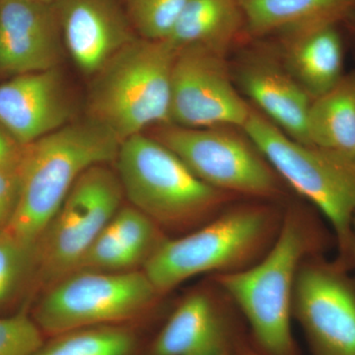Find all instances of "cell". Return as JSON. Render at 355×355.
I'll return each instance as SVG.
<instances>
[{
  "instance_id": "1",
  "label": "cell",
  "mask_w": 355,
  "mask_h": 355,
  "mask_svg": "<svg viewBox=\"0 0 355 355\" xmlns=\"http://www.w3.org/2000/svg\"><path fill=\"white\" fill-rule=\"evenodd\" d=\"M329 236L306 210L282 217L277 238L253 265L216 275L219 287L244 315L254 349L263 355H299L292 334V302L299 268L323 254Z\"/></svg>"
},
{
  "instance_id": "2",
  "label": "cell",
  "mask_w": 355,
  "mask_h": 355,
  "mask_svg": "<svg viewBox=\"0 0 355 355\" xmlns=\"http://www.w3.org/2000/svg\"><path fill=\"white\" fill-rule=\"evenodd\" d=\"M120 146L113 133L87 118L23 147L19 198L4 230L37 247L76 180L92 166L116 161Z\"/></svg>"
},
{
  "instance_id": "3",
  "label": "cell",
  "mask_w": 355,
  "mask_h": 355,
  "mask_svg": "<svg viewBox=\"0 0 355 355\" xmlns=\"http://www.w3.org/2000/svg\"><path fill=\"white\" fill-rule=\"evenodd\" d=\"M282 217L261 203L225 207L197 230L175 239L166 238L142 270L160 296L202 273L238 272L268 252Z\"/></svg>"
},
{
  "instance_id": "4",
  "label": "cell",
  "mask_w": 355,
  "mask_h": 355,
  "mask_svg": "<svg viewBox=\"0 0 355 355\" xmlns=\"http://www.w3.org/2000/svg\"><path fill=\"white\" fill-rule=\"evenodd\" d=\"M242 130L280 179L323 214L338 246L336 260L355 270V160L292 139L253 109Z\"/></svg>"
},
{
  "instance_id": "5",
  "label": "cell",
  "mask_w": 355,
  "mask_h": 355,
  "mask_svg": "<svg viewBox=\"0 0 355 355\" xmlns=\"http://www.w3.org/2000/svg\"><path fill=\"white\" fill-rule=\"evenodd\" d=\"M116 163L123 196L161 229L202 225L236 197L205 184L168 147L144 132L121 142Z\"/></svg>"
},
{
  "instance_id": "6",
  "label": "cell",
  "mask_w": 355,
  "mask_h": 355,
  "mask_svg": "<svg viewBox=\"0 0 355 355\" xmlns=\"http://www.w3.org/2000/svg\"><path fill=\"white\" fill-rule=\"evenodd\" d=\"M177 50L168 41L135 38L97 74L88 119L120 141L170 123L171 77Z\"/></svg>"
},
{
  "instance_id": "7",
  "label": "cell",
  "mask_w": 355,
  "mask_h": 355,
  "mask_svg": "<svg viewBox=\"0 0 355 355\" xmlns=\"http://www.w3.org/2000/svg\"><path fill=\"white\" fill-rule=\"evenodd\" d=\"M159 297L142 270H77L44 291L31 316L46 338L87 327L139 326Z\"/></svg>"
},
{
  "instance_id": "8",
  "label": "cell",
  "mask_w": 355,
  "mask_h": 355,
  "mask_svg": "<svg viewBox=\"0 0 355 355\" xmlns=\"http://www.w3.org/2000/svg\"><path fill=\"white\" fill-rule=\"evenodd\" d=\"M123 197L118 173L109 164L92 166L76 180L37 243V288L46 291L76 272Z\"/></svg>"
},
{
  "instance_id": "9",
  "label": "cell",
  "mask_w": 355,
  "mask_h": 355,
  "mask_svg": "<svg viewBox=\"0 0 355 355\" xmlns=\"http://www.w3.org/2000/svg\"><path fill=\"white\" fill-rule=\"evenodd\" d=\"M202 182L234 196L272 200L284 193L280 178L251 140L226 128H188L167 123L151 135Z\"/></svg>"
},
{
  "instance_id": "10",
  "label": "cell",
  "mask_w": 355,
  "mask_h": 355,
  "mask_svg": "<svg viewBox=\"0 0 355 355\" xmlns=\"http://www.w3.org/2000/svg\"><path fill=\"white\" fill-rule=\"evenodd\" d=\"M338 260L308 257L297 273L292 316L312 355H355V275Z\"/></svg>"
},
{
  "instance_id": "11",
  "label": "cell",
  "mask_w": 355,
  "mask_h": 355,
  "mask_svg": "<svg viewBox=\"0 0 355 355\" xmlns=\"http://www.w3.org/2000/svg\"><path fill=\"white\" fill-rule=\"evenodd\" d=\"M224 57L198 46L177 50L170 123L188 128L244 127L252 108L235 88Z\"/></svg>"
},
{
  "instance_id": "12",
  "label": "cell",
  "mask_w": 355,
  "mask_h": 355,
  "mask_svg": "<svg viewBox=\"0 0 355 355\" xmlns=\"http://www.w3.org/2000/svg\"><path fill=\"white\" fill-rule=\"evenodd\" d=\"M64 48L55 3L0 0V77L58 69Z\"/></svg>"
},
{
  "instance_id": "13",
  "label": "cell",
  "mask_w": 355,
  "mask_h": 355,
  "mask_svg": "<svg viewBox=\"0 0 355 355\" xmlns=\"http://www.w3.org/2000/svg\"><path fill=\"white\" fill-rule=\"evenodd\" d=\"M73 114L60 67L0 83V125L21 146L69 125Z\"/></svg>"
},
{
  "instance_id": "14",
  "label": "cell",
  "mask_w": 355,
  "mask_h": 355,
  "mask_svg": "<svg viewBox=\"0 0 355 355\" xmlns=\"http://www.w3.org/2000/svg\"><path fill=\"white\" fill-rule=\"evenodd\" d=\"M64 48L86 76H95L137 38L118 0H55Z\"/></svg>"
},
{
  "instance_id": "15",
  "label": "cell",
  "mask_w": 355,
  "mask_h": 355,
  "mask_svg": "<svg viewBox=\"0 0 355 355\" xmlns=\"http://www.w3.org/2000/svg\"><path fill=\"white\" fill-rule=\"evenodd\" d=\"M227 313L205 291L188 294L148 343L147 355H236L244 345Z\"/></svg>"
},
{
  "instance_id": "16",
  "label": "cell",
  "mask_w": 355,
  "mask_h": 355,
  "mask_svg": "<svg viewBox=\"0 0 355 355\" xmlns=\"http://www.w3.org/2000/svg\"><path fill=\"white\" fill-rule=\"evenodd\" d=\"M238 85L263 116L288 137L309 144L307 119L312 98L284 62L260 53H248L235 69Z\"/></svg>"
},
{
  "instance_id": "17",
  "label": "cell",
  "mask_w": 355,
  "mask_h": 355,
  "mask_svg": "<svg viewBox=\"0 0 355 355\" xmlns=\"http://www.w3.org/2000/svg\"><path fill=\"white\" fill-rule=\"evenodd\" d=\"M166 239L162 229L132 207H121L76 270L121 272L142 270Z\"/></svg>"
},
{
  "instance_id": "18",
  "label": "cell",
  "mask_w": 355,
  "mask_h": 355,
  "mask_svg": "<svg viewBox=\"0 0 355 355\" xmlns=\"http://www.w3.org/2000/svg\"><path fill=\"white\" fill-rule=\"evenodd\" d=\"M248 29L256 36L287 38L320 28L347 24L355 17V0H239Z\"/></svg>"
},
{
  "instance_id": "19",
  "label": "cell",
  "mask_w": 355,
  "mask_h": 355,
  "mask_svg": "<svg viewBox=\"0 0 355 355\" xmlns=\"http://www.w3.org/2000/svg\"><path fill=\"white\" fill-rule=\"evenodd\" d=\"M284 67L312 100L345 76V41L340 27L320 28L287 38Z\"/></svg>"
},
{
  "instance_id": "20",
  "label": "cell",
  "mask_w": 355,
  "mask_h": 355,
  "mask_svg": "<svg viewBox=\"0 0 355 355\" xmlns=\"http://www.w3.org/2000/svg\"><path fill=\"white\" fill-rule=\"evenodd\" d=\"M242 21L239 0H190L166 41L176 50L198 46L225 55Z\"/></svg>"
},
{
  "instance_id": "21",
  "label": "cell",
  "mask_w": 355,
  "mask_h": 355,
  "mask_svg": "<svg viewBox=\"0 0 355 355\" xmlns=\"http://www.w3.org/2000/svg\"><path fill=\"white\" fill-rule=\"evenodd\" d=\"M307 133L310 146L355 160V70L312 100Z\"/></svg>"
},
{
  "instance_id": "22",
  "label": "cell",
  "mask_w": 355,
  "mask_h": 355,
  "mask_svg": "<svg viewBox=\"0 0 355 355\" xmlns=\"http://www.w3.org/2000/svg\"><path fill=\"white\" fill-rule=\"evenodd\" d=\"M148 343L137 324H107L51 336L34 355H147Z\"/></svg>"
},
{
  "instance_id": "23",
  "label": "cell",
  "mask_w": 355,
  "mask_h": 355,
  "mask_svg": "<svg viewBox=\"0 0 355 355\" xmlns=\"http://www.w3.org/2000/svg\"><path fill=\"white\" fill-rule=\"evenodd\" d=\"M36 247L0 231V310L6 309L25 291L35 286Z\"/></svg>"
},
{
  "instance_id": "24",
  "label": "cell",
  "mask_w": 355,
  "mask_h": 355,
  "mask_svg": "<svg viewBox=\"0 0 355 355\" xmlns=\"http://www.w3.org/2000/svg\"><path fill=\"white\" fill-rule=\"evenodd\" d=\"M190 0H127V14L140 38L165 41Z\"/></svg>"
},
{
  "instance_id": "25",
  "label": "cell",
  "mask_w": 355,
  "mask_h": 355,
  "mask_svg": "<svg viewBox=\"0 0 355 355\" xmlns=\"http://www.w3.org/2000/svg\"><path fill=\"white\" fill-rule=\"evenodd\" d=\"M46 340L27 310L0 317V355H34Z\"/></svg>"
},
{
  "instance_id": "26",
  "label": "cell",
  "mask_w": 355,
  "mask_h": 355,
  "mask_svg": "<svg viewBox=\"0 0 355 355\" xmlns=\"http://www.w3.org/2000/svg\"><path fill=\"white\" fill-rule=\"evenodd\" d=\"M19 162L0 168V231L8 226L17 207L20 193Z\"/></svg>"
},
{
  "instance_id": "27",
  "label": "cell",
  "mask_w": 355,
  "mask_h": 355,
  "mask_svg": "<svg viewBox=\"0 0 355 355\" xmlns=\"http://www.w3.org/2000/svg\"><path fill=\"white\" fill-rule=\"evenodd\" d=\"M23 147L0 125V168L19 162Z\"/></svg>"
},
{
  "instance_id": "28",
  "label": "cell",
  "mask_w": 355,
  "mask_h": 355,
  "mask_svg": "<svg viewBox=\"0 0 355 355\" xmlns=\"http://www.w3.org/2000/svg\"><path fill=\"white\" fill-rule=\"evenodd\" d=\"M236 355H263L261 354L260 352H258L253 345H247L246 343L240 347V349L238 350L237 354Z\"/></svg>"
},
{
  "instance_id": "29",
  "label": "cell",
  "mask_w": 355,
  "mask_h": 355,
  "mask_svg": "<svg viewBox=\"0 0 355 355\" xmlns=\"http://www.w3.org/2000/svg\"><path fill=\"white\" fill-rule=\"evenodd\" d=\"M347 25H349L350 32L355 37V17L349 23H347Z\"/></svg>"
},
{
  "instance_id": "30",
  "label": "cell",
  "mask_w": 355,
  "mask_h": 355,
  "mask_svg": "<svg viewBox=\"0 0 355 355\" xmlns=\"http://www.w3.org/2000/svg\"><path fill=\"white\" fill-rule=\"evenodd\" d=\"M32 1L44 2V3H55V0H32Z\"/></svg>"
},
{
  "instance_id": "31",
  "label": "cell",
  "mask_w": 355,
  "mask_h": 355,
  "mask_svg": "<svg viewBox=\"0 0 355 355\" xmlns=\"http://www.w3.org/2000/svg\"><path fill=\"white\" fill-rule=\"evenodd\" d=\"M354 235H355V216H354Z\"/></svg>"
}]
</instances>
